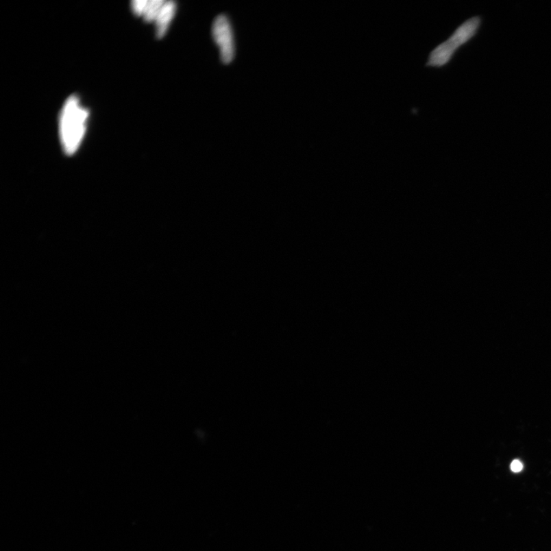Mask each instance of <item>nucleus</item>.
<instances>
[{
	"mask_svg": "<svg viewBox=\"0 0 551 551\" xmlns=\"http://www.w3.org/2000/svg\"><path fill=\"white\" fill-rule=\"evenodd\" d=\"M176 9V3L173 1H166L163 5L159 16L155 21L157 38L160 39L166 36L169 25L175 15Z\"/></svg>",
	"mask_w": 551,
	"mask_h": 551,
	"instance_id": "nucleus-4",
	"label": "nucleus"
},
{
	"mask_svg": "<svg viewBox=\"0 0 551 551\" xmlns=\"http://www.w3.org/2000/svg\"><path fill=\"white\" fill-rule=\"evenodd\" d=\"M212 32L214 41L219 49L221 62L225 64L232 63L235 56V44L228 18L225 15L216 17Z\"/></svg>",
	"mask_w": 551,
	"mask_h": 551,
	"instance_id": "nucleus-3",
	"label": "nucleus"
},
{
	"mask_svg": "<svg viewBox=\"0 0 551 551\" xmlns=\"http://www.w3.org/2000/svg\"><path fill=\"white\" fill-rule=\"evenodd\" d=\"M147 1V0H141V1H137L136 0V1H134L132 3V8L135 14H136L137 16H143Z\"/></svg>",
	"mask_w": 551,
	"mask_h": 551,
	"instance_id": "nucleus-6",
	"label": "nucleus"
},
{
	"mask_svg": "<svg viewBox=\"0 0 551 551\" xmlns=\"http://www.w3.org/2000/svg\"><path fill=\"white\" fill-rule=\"evenodd\" d=\"M510 467L511 471L515 472V474H517V472H520L522 471L524 465L520 461H518V459H515V461H513V463H511Z\"/></svg>",
	"mask_w": 551,
	"mask_h": 551,
	"instance_id": "nucleus-7",
	"label": "nucleus"
},
{
	"mask_svg": "<svg viewBox=\"0 0 551 551\" xmlns=\"http://www.w3.org/2000/svg\"><path fill=\"white\" fill-rule=\"evenodd\" d=\"M165 3L166 1H163V0H150V1H147L143 14L144 21L147 23L155 22Z\"/></svg>",
	"mask_w": 551,
	"mask_h": 551,
	"instance_id": "nucleus-5",
	"label": "nucleus"
},
{
	"mask_svg": "<svg viewBox=\"0 0 551 551\" xmlns=\"http://www.w3.org/2000/svg\"><path fill=\"white\" fill-rule=\"evenodd\" d=\"M88 117V111L81 106L78 97H70L62 109L60 121L62 143L66 154H75L79 147Z\"/></svg>",
	"mask_w": 551,
	"mask_h": 551,
	"instance_id": "nucleus-1",
	"label": "nucleus"
},
{
	"mask_svg": "<svg viewBox=\"0 0 551 551\" xmlns=\"http://www.w3.org/2000/svg\"><path fill=\"white\" fill-rule=\"evenodd\" d=\"M480 19H469L456 30L448 41L439 45L430 53L428 66L442 67L448 63L456 49L475 36L480 27Z\"/></svg>",
	"mask_w": 551,
	"mask_h": 551,
	"instance_id": "nucleus-2",
	"label": "nucleus"
}]
</instances>
